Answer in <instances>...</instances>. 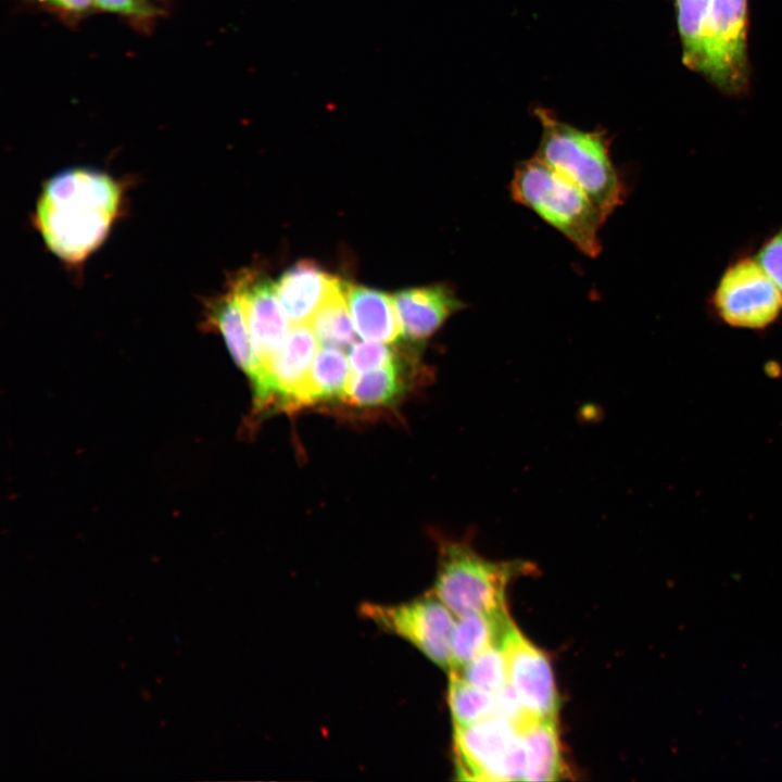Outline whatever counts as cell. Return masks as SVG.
Listing matches in <instances>:
<instances>
[{
  "mask_svg": "<svg viewBox=\"0 0 782 782\" xmlns=\"http://www.w3.org/2000/svg\"><path fill=\"white\" fill-rule=\"evenodd\" d=\"M124 201L125 185L111 174L67 168L42 185L34 225L52 254L76 266L104 243L122 216Z\"/></svg>",
  "mask_w": 782,
  "mask_h": 782,
  "instance_id": "6da1fadb",
  "label": "cell"
},
{
  "mask_svg": "<svg viewBox=\"0 0 782 782\" xmlns=\"http://www.w3.org/2000/svg\"><path fill=\"white\" fill-rule=\"evenodd\" d=\"M533 114L541 126L534 156L577 185L607 219L627 198L626 181L611 157L608 131L578 128L542 106Z\"/></svg>",
  "mask_w": 782,
  "mask_h": 782,
  "instance_id": "7a4b0ae2",
  "label": "cell"
},
{
  "mask_svg": "<svg viewBox=\"0 0 782 782\" xmlns=\"http://www.w3.org/2000/svg\"><path fill=\"white\" fill-rule=\"evenodd\" d=\"M509 193L582 254L596 257L601 253L600 230L606 219L577 185L537 156L516 164Z\"/></svg>",
  "mask_w": 782,
  "mask_h": 782,
  "instance_id": "3957f363",
  "label": "cell"
},
{
  "mask_svg": "<svg viewBox=\"0 0 782 782\" xmlns=\"http://www.w3.org/2000/svg\"><path fill=\"white\" fill-rule=\"evenodd\" d=\"M526 566L492 562L466 543L449 542L441 547L434 595L455 617L505 610L506 588Z\"/></svg>",
  "mask_w": 782,
  "mask_h": 782,
  "instance_id": "277c9868",
  "label": "cell"
},
{
  "mask_svg": "<svg viewBox=\"0 0 782 782\" xmlns=\"http://www.w3.org/2000/svg\"><path fill=\"white\" fill-rule=\"evenodd\" d=\"M454 753L461 780L524 781V742L516 726L502 716L454 727Z\"/></svg>",
  "mask_w": 782,
  "mask_h": 782,
  "instance_id": "5b68a950",
  "label": "cell"
},
{
  "mask_svg": "<svg viewBox=\"0 0 782 782\" xmlns=\"http://www.w3.org/2000/svg\"><path fill=\"white\" fill-rule=\"evenodd\" d=\"M712 306L730 326L762 329L782 312V291L756 258H741L722 274Z\"/></svg>",
  "mask_w": 782,
  "mask_h": 782,
  "instance_id": "8992f818",
  "label": "cell"
},
{
  "mask_svg": "<svg viewBox=\"0 0 782 782\" xmlns=\"http://www.w3.org/2000/svg\"><path fill=\"white\" fill-rule=\"evenodd\" d=\"M747 0H711L702 74L728 93L747 86Z\"/></svg>",
  "mask_w": 782,
  "mask_h": 782,
  "instance_id": "52a82bcc",
  "label": "cell"
},
{
  "mask_svg": "<svg viewBox=\"0 0 782 782\" xmlns=\"http://www.w3.org/2000/svg\"><path fill=\"white\" fill-rule=\"evenodd\" d=\"M363 611L378 626L407 640L434 664L451 670L455 615L436 595L392 606L365 604Z\"/></svg>",
  "mask_w": 782,
  "mask_h": 782,
  "instance_id": "ba28073f",
  "label": "cell"
},
{
  "mask_svg": "<svg viewBox=\"0 0 782 782\" xmlns=\"http://www.w3.org/2000/svg\"><path fill=\"white\" fill-rule=\"evenodd\" d=\"M502 646L508 684L526 711L535 718H555L558 697L551 664L514 625L508 627Z\"/></svg>",
  "mask_w": 782,
  "mask_h": 782,
  "instance_id": "9c48e42d",
  "label": "cell"
},
{
  "mask_svg": "<svg viewBox=\"0 0 782 782\" xmlns=\"http://www.w3.org/2000/svg\"><path fill=\"white\" fill-rule=\"evenodd\" d=\"M205 323L223 337L236 364L249 377L255 404L269 406L270 393L267 373L253 346L240 294L230 281L227 290L205 304Z\"/></svg>",
  "mask_w": 782,
  "mask_h": 782,
  "instance_id": "30bf717a",
  "label": "cell"
},
{
  "mask_svg": "<svg viewBox=\"0 0 782 782\" xmlns=\"http://www.w3.org/2000/svg\"><path fill=\"white\" fill-rule=\"evenodd\" d=\"M231 282L240 294L254 350L266 370L290 330L276 283L253 269H243Z\"/></svg>",
  "mask_w": 782,
  "mask_h": 782,
  "instance_id": "8fae6325",
  "label": "cell"
},
{
  "mask_svg": "<svg viewBox=\"0 0 782 782\" xmlns=\"http://www.w3.org/2000/svg\"><path fill=\"white\" fill-rule=\"evenodd\" d=\"M317 342L308 323L292 325L283 344L266 366L269 405L300 407V395L317 353Z\"/></svg>",
  "mask_w": 782,
  "mask_h": 782,
  "instance_id": "7c38bea8",
  "label": "cell"
},
{
  "mask_svg": "<svg viewBox=\"0 0 782 782\" xmlns=\"http://www.w3.org/2000/svg\"><path fill=\"white\" fill-rule=\"evenodd\" d=\"M403 335L422 343L455 313L467 307L455 290L444 283L403 289L393 295Z\"/></svg>",
  "mask_w": 782,
  "mask_h": 782,
  "instance_id": "4fadbf2b",
  "label": "cell"
},
{
  "mask_svg": "<svg viewBox=\"0 0 782 782\" xmlns=\"http://www.w3.org/2000/svg\"><path fill=\"white\" fill-rule=\"evenodd\" d=\"M339 281L313 261L298 262L285 270L276 291L292 325L308 323Z\"/></svg>",
  "mask_w": 782,
  "mask_h": 782,
  "instance_id": "5bb4252c",
  "label": "cell"
},
{
  "mask_svg": "<svg viewBox=\"0 0 782 782\" xmlns=\"http://www.w3.org/2000/svg\"><path fill=\"white\" fill-rule=\"evenodd\" d=\"M346 302L354 328L363 339L391 343L403 333L393 297L346 283Z\"/></svg>",
  "mask_w": 782,
  "mask_h": 782,
  "instance_id": "9a60e30c",
  "label": "cell"
},
{
  "mask_svg": "<svg viewBox=\"0 0 782 782\" xmlns=\"http://www.w3.org/2000/svg\"><path fill=\"white\" fill-rule=\"evenodd\" d=\"M512 622L507 609L458 617L451 638V670H459L488 647L502 644Z\"/></svg>",
  "mask_w": 782,
  "mask_h": 782,
  "instance_id": "2e32d148",
  "label": "cell"
},
{
  "mask_svg": "<svg viewBox=\"0 0 782 782\" xmlns=\"http://www.w3.org/2000/svg\"><path fill=\"white\" fill-rule=\"evenodd\" d=\"M526 752L524 781H554L563 773L555 718L529 716L518 728Z\"/></svg>",
  "mask_w": 782,
  "mask_h": 782,
  "instance_id": "e0dca14e",
  "label": "cell"
},
{
  "mask_svg": "<svg viewBox=\"0 0 782 782\" xmlns=\"http://www.w3.org/2000/svg\"><path fill=\"white\" fill-rule=\"evenodd\" d=\"M350 362L336 346L319 349L313 360L300 395V407L319 401L344 396L350 380Z\"/></svg>",
  "mask_w": 782,
  "mask_h": 782,
  "instance_id": "ac0fdd59",
  "label": "cell"
},
{
  "mask_svg": "<svg viewBox=\"0 0 782 782\" xmlns=\"http://www.w3.org/2000/svg\"><path fill=\"white\" fill-rule=\"evenodd\" d=\"M404 389L399 361L364 373H354L348 382L344 399L356 406L391 403Z\"/></svg>",
  "mask_w": 782,
  "mask_h": 782,
  "instance_id": "d6986e66",
  "label": "cell"
},
{
  "mask_svg": "<svg viewBox=\"0 0 782 782\" xmlns=\"http://www.w3.org/2000/svg\"><path fill=\"white\" fill-rule=\"evenodd\" d=\"M308 324L324 345L344 348L354 342L355 328L348 312L346 282H338Z\"/></svg>",
  "mask_w": 782,
  "mask_h": 782,
  "instance_id": "ffe728a7",
  "label": "cell"
},
{
  "mask_svg": "<svg viewBox=\"0 0 782 782\" xmlns=\"http://www.w3.org/2000/svg\"><path fill=\"white\" fill-rule=\"evenodd\" d=\"M682 62L695 72L704 66V36L711 0H674Z\"/></svg>",
  "mask_w": 782,
  "mask_h": 782,
  "instance_id": "44dd1931",
  "label": "cell"
},
{
  "mask_svg": "<svg viewBox=\"0 0 782 782\" xmlns=\"http://www.w3.org/2000/svg\"><path fill=\"white\" fill-rule=\"evenodd\" d=\"M449 705L454 727H468L497 715V696L451 671Z\"/></svg>",
  "mask_w": 782,
  "mask_h": 782,
  "instance_id": "7402d4cb",
  "label": "cell"
},
{
  "mask_svg": "<svg viewBox=\"0 0 782 782\" xmlns=\"http://www.w3.org/2000/svg\"><path fill=\"white\" fill-rule=\"evenodd\" d=\"M453 671L494 694L508 685L507 663L502 644L488 647L463 668Z\"/></svg>",
  "mask_w": 782,
  "mask_h": 782,
  "instance_id": "603a6c76",
  "label": "cell"
},
{
  "mask_svg": "<svg viewBox=\"0 0 782 782\" xmlns=\"http://www.w3.org/2000/svg\"><path fill=\"white\" fill-rule=\"evenodd\" d=\"M96 11L122 18L141 34L152 31L164 10L150 0H93Z\"/></svg>",
  "mask_w": 782,
  "mask_h": 782,
  "instance_id": "cb8c5ba5",
  "label": "cell"
},
{
  "mask_svg": "<svg viewBox=\"0 0 782 782\" xmlns=\"http://www.w3.org/2000/svg\"><path fill=\"white\" fill-rule=\"evenodd\" d=\"M23 5L50 14L74 28L96 12L93 0H18Z\"/></svg>",
  "mask_w": 782,
  "mask_h": 782,
  "instance_id": "d4e9b609",
  "label": "cell"
},
{
  "mask_svg": "<svg viewBox=\"0 0 782 782\" xmlns=\"http://www.w3.org/2000/svg\"><path fill=\"white\" fill-rule=\"evenodd\" d=\"M349 362L354 373H364L398 362V356L383 342L364 341L352 345Z\"/></svg>",
  "mask_w": 782,
  "mask_h": 782,
  "instance_id": "484cf974",
  "label": "cell"
},
{
  "mask_svg": "<svg viewBox=\"0 0 782 782\" xmlns=\"http://www.w3.org/2000/svg\"><path fill=\"white\" fill-rule=\"evenodd\" d=\"M755 258L782 291V226L764 242Z\"/></svg>",
  "mask_w": 782,
  "mask_h": 782,
  "instance_id": "4316f807",
  "label": "cell"
}]
</instances>
